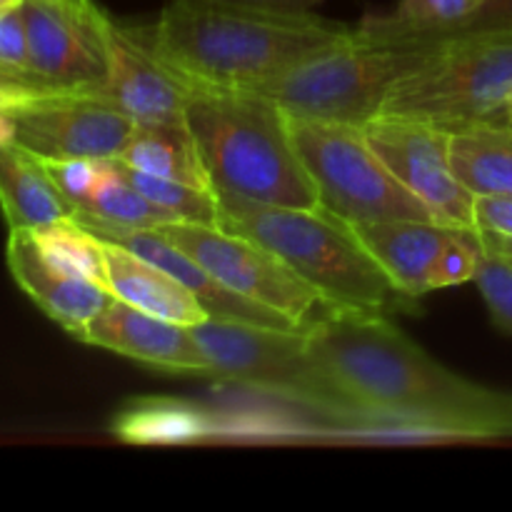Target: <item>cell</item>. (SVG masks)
I'll return each instance as SVG.
<instances>
[{"mask_svg": "<svg viewBox=\"0 0 512 512\" xmlns=\"http://www.w3.org/2000/svg\"><path fill=\"white\" fill-rule=\"evenodd\" d=\"M303 333L315 363L355 408L418 425L440 443L512 438V390L443 365L383 310L328 303Z\"/></svg>", "mask_w": 512, "mask_h": 512, "instance_id": "cell-1", "label": "cell"}, {"mask_svg": "<svg viewBox=\"0 0 512 512\" xmlns=\"http://www.w3.org/2000/svg\"><path fill=\"white\" fill-rule=\"evenodd\" d=\"M0 213L8 230H35L75 218L73 203L53 183L43 160L20 143L0 145Z\"/></svg>", "mask_w": 512, "mask_h": 512, "instance_id": "cell-19", "label": "cell"}, {"mask_svg": "<svg viewBox=\"0 0 512 512\" xmlns=\"http://www.w3.org/2000/svg\"><path fill=\"white\" fill-rule=\"evenodd\" d=\"M218 195V225L255 240L313 285L330 305L363 310H418L355 240L338 215L323 208H280L238 195Z\"/></svg>", "mask_w": 512, "mask_h": 512, "instance_id": "cell-4", "label": "cell"}, {"mask_svg": "<svg viewBox=\"0 0 512 512\" xmlns=\"http://www.w3.org/2000/svg\"><path fill=\"white\" fill-rule=\"evenodd\" d=\"M83 225V223H80ZM90 233L98 235L100 240L108 243L123 245L130 253L140 255V258L150 260L153 265L163 268L165 273L173 275L175 280L185 285L190 293L195 295L208 318H225V320H240V323L250 325H268V328L278 330H298L300 325L290 320L288 315L275 313V310L265 308V305L253 303V300L243 298L240 293H233L225 288L218 278L208 273L200 263H195L188 253L175 248L168 238L158 233V230H125V228H105V225H83Z\"/></svg>", "mask_w": 512, "mask_h": 512, "instance_id": "cell-14", "label": "cell"}, {"mask_svg": "<svg viewBox=\"0 0 512 512\" xmlns=\"http://www.w3.org/2000/svg\"><path fill=\"white\" fill-rule=\"evenodd\" d=\"M290 138L315 185L320 208L345 223L433 220L430 210L395 178L370 148L363 125L288 115Z\"/></svg>", "mask_w": 512, "mask_h": 512, "instance_id": "cell-7", "label": "cell"}, {"mask_svg": "<svg viewBox=\"0 0 512 512\" xmlns=\"http://www.w3.org/2000/svg\"><path fill=\"white\" fill-rule=\"evenodd\" d=\"M75 220L83 225H105L125 230H158L168 223H178L168 210L145 198L110 160V170L93 198L75 208Z\"/></svg>", "mask_w": 512, "mask_h": 512, "instance_id": "cell-22", "label": "cell"}, {"mask_svg": "<svg viewBox=\"0 0 512 512\" xmlns=\"http://www.w3.org/2000/svg\"><path fill=\"white\" fill-rule=\"evenodd\" d=\"M110 435L128 445H198L218 440L213 405L165 395H138L120 403Z\"/></svg>", "mask_w": 512, "mask_h": 512, "instance_id": "cell-17", "label": "cell"}, {"mask_svg": "<svg viewBox=\"0 0 512 512\" xmlns=\"http://www.w3.org/2000/svg\"><path fill=\"white\" fill-rule=\"evenodd\" d=\"M0 63L30 73L28 30H25V18L20 5L18 8L0 10Z\"/></svg>", "mask_w": 512, "mask_h": 512, "instance_id": "cell-29", "label": "cell"}, {"mask_svg": "<svg viewBox=\"0 0 512 512\" xmlns=\"http://www.w3.org/2000/svg\"><path fill=\"white\" fill-rule=\"evenodd\" d=\"M103 243L105 260H108V288L115 298L155 318L188 325V328L208 318L203 305L180 280H175L150 260L130 253L123 245L108 243V240Z\"/></svg>", "mask_w": 512, "mask_h": 512, "instance_id": "cell-18", "label": "cell"}, {"mask_svg": "<svg viewBox=\"0 0 512 512\" xmlns=\"http://www.w3.org/2000/svg\"><path fill=\"white\" fill-rule=\"evenodd\" d=\"M345 223V220H343ZM370 258L385 270L395 288L408 298L420 300L435 288V273L450 240L455 238V225L438 220H360L345 223Z\"/></svg>", "mask_w": 512, "mask_h": 512, "instance_id": "cell-15", "label": "cell"}, {"mask_svg": "<svg viewBox=\"0 0 512 512\" xmlns=\"http://www.w3.org/2000/svg\"><path fill=\"white\" fill-rule=\"evenodd\" d=\"M15 143L38 158L113 160L135 120L103 93H50L13 110Z\"/></svg>", "mask_w": 512, "mask_h": 512, "instance_id": "cell-11", "label": "cell"}, {"mask_svg": "<svg viewBox=\"0 0 512 512\" xmlns=\"http://www.w3.org/2000/svg\"><path fill=\"white\" fill-rule=\"evenodd\" d=\"M363 128L370 148L430 210L433 220L455 228H475V193L453 168L450 130L390 113H378Z\"/></svg>", "mask_w": 512, "mask_h": 512, "instance_id": "cell-9", "label": "cell"}, {"mask_svg": "<svg viewBox=\"0 0 512 512\" xmlns=\"http://www.w3.org/2000/svg\"><path fill=\"white\" fill-rule=\"evenodd\" d=\"M45 170L58 185L60 193L73 203V208H80L93 198L95 190L105 180L110 170V160H95V158H40Z\"/></svg>", "mask_w": 512, "mask_h": 512, "instance_id": "cell-28", "label": "cell"}, {"mask_svg": "<svg viewBox=\"0 0 512 512\" xmlns=\"http://www.w3.org/2000/svg\"><path fill=\"white\" fill-rule=\"evenodd\" d=\"M108 55V80L100 93L140 123L183 120L195 85L165 63L145 30L125 28L103 13L100 20Z\"/></svg>", "mask_w": 512, "mask_h": 512, "instance_id": "cell-12", "label": "cell"}, {"mask_svg": "<svg viewBox=\"0 0 512 512\" xmlns=\"http://www.w3.org/2000/svg\"><path fill=\"white\" fill-rule=\"evenodd\" d=\"M185 123L215 193L280 208H320L290 138L288 113L268 95L195 85Z\"/></svg>", "mask_w": 512, "mask_h": 512, "instance_id": "cell-3", "label": "cell"}, {"mask_svg": "<svg viewBox=\"0 0 512 512\" xmlns=\"http://www.w3.org/2000/svg\"><path fill=\"white\" fill-rule=\"evenodd\" d=\"M450 158L458 178L475 195L512 198V128L475 123L450 135Z\"/></svg>", "mask_w": 512, "mask_h": 512, "instance_id": "cell-21", "label": "cell"}, {"mask_svg": "<svg viewBox=\"0 0 512 512\" xmlns=\"http://www.w3.org/2000/svg\"><path fill=\"white\" fill-rule=\"evenodd\" d=\"M115 163H118V160H115ZM118 168L120 173L145 195V198H150L155 205L168 210L175 220H183V223L218 225L220 208L215 190L180 183V180L158 178V175H145L140 173V170L125 168V165L120 163Z\"/></svg>", "mask_w": 512, "mask_h": 512, "instance_id": "cell-24", "label": "cell"}, {"mask_svg": "<svg viewBox=\"0 0 512 512\" xmlns=\"http://www.w3.org/2000/svg\"><path fill=\"white\" fill-rule=\"evenodd\" d=\"M218 3H235V5H258V8H275V0H218Z\"/></svg>", "mask_w": 512, "mask_h": 512, "instance_id": "cell-35", "label": "cell"}, {"mask_svg": "<svg viewBox=\"0 0 512 512\" xmlns=\"http://www.w3.org/2000/svg\"><path fill=\"white\" fill-rule=\"evenodd\" d=\"M30 235H33L40 255L55 270L108 288L105 243L88 228H83L78 220H58V223L30 230Z\"/></svg>", "mask_w": 512, "mask_h": 512, "instance_id": "cell-23", "label": "cell"}, {"mask_svg": "<svg viewBox=\"0 0 512 512\" xmlns=\"http://www.w3.org/2000/svg\"><path fill=\"white\" fill-rule=\"evenodd\" d=\"M358 28L378 35H405V38L423 40V43H443L455 38H475V35H512V0H483L473 15L448 28L435 30H393L375 25L373 20L363 18Z\"/></svg>", "mask_w": 512, "mask_h": 512, "instance_id": "cell-25", "label": "cell"}, {"mask_svg": "<svg viewBox=\"0 0 512 512\" xmlns=\"http://www.w3.org/2000/svg\"><path fill=\"white\" fill-rule=\"evenodd\" d=\"M318 3H323V0H275V8L300 10V13H305V10H313Z\"/></svg>", "mask_w": 512, "mask_h": 512, "instance_id": "cell-34", "label": "cell"}, {"mask_svg": "<svg viewBox=\"0 0 512 512\" xmlns=\"http://www.w3.org/2000/svg\"><path fill=\"white\" fill-rule=\"evenodd\" d=\"M80 343L110 350L163 373L213 378V368L188 325L155 318L118 298L90 320Z\"/></svg>", "mask_w": 512, "mask_h": 512, "instance_id": "cell-13", "label": "cell"}, {"mask_svg": "<svg viewBox=\"0 0 512 512\" xmlns=\"http://www.w3.org/2000/svg\"><path fill=\"white\" fill-rule=\"evenodd\" d=\"M58 93V90H38V88H0V110L13 113V110L23 108L30 100L40 98V95Z\"/></svg>", "mask_w": 512, "mask_h": 512, "instance_id": "cell-31", "label": "cell"}, {"mask_svg": "<svg viewBox=\"0 0 512 512\" xmlns=\"http://www.w3.org/2000/svg\"><path fill=\"white\" fill-rule=\"evenodd\" d=\"M438 45L355 25L350 38L245 90L268 95L288 115L365 125L383 110L390 88Z\"/></svg>", "mask_w": 512, "mask_h": 512, "instance_id": "cell-5", "label": "cell"}, {"mask_svg": "<svg viewBox=\"0 0 512 512\" xmlns=\"http://www.w3.org/2000/svg\"><path fill=\"white\" fill-rule=\"evenodd\" d=\"M313 10L170 0L145 30L165 63L205 88H255L353 35Z\"/></svg>", "mask_w": 512, "mask_h": 512, "instance_id": "cell-2", "label": "cell"}, {"mask_svg": "<svg viewBox=\"0 0 512 512\" xmlns=\"http://www.w3.org/2000/svg\"><path fill=\"white\" fill-rule=\"evenodd\" d=\"M5 263L18 288L75 340L83 338L90 320L98 318L115 300V295L103 285L55 270L40 255L30 230H10Z\"/></svg>", "mask_w": 512, "mask_h": 512, "instance_id": "cell-16", "label": "cell"}, {"mask_svg": "<svg viewBox=\"0 0 512 512\" xmlns=\"http://www.w3.org/2000/svg\"><path fill=\"white\" fill-rule=\"evenodd\" d=\"M473 283L478 285L480 298H483L495 328L512 338V265L505 263L498 253L485 248Z\"/></svg>", "mask_w": 512, "mask_h": 512, "instance_id": "cell-27", "label": "cell"}, {"mask_svg": "<svg viewBox=\"0 0 512 512\" xmlns=\"http://www.w3.org/2000/svg\"><path fill=\"white\" fill-rule=\"evenodd\" d=\"M113 160L145 175H158V178L180 180V183L213 190L208 170L200 158L198 143H195L185 118L135 125L125 148Z\"/></svg>", "mask_w": 512, "mask_h": 512, "instance_id": "cell-20", "label": "cell"}, {"mask_svg": "<svg viewBox=\"0 0 512 512\" xmlns=\"http://www.w3.org/2000/svg\"><path fill=\"white\" fill-rule=\"evenodd\" d=\"M23 0H0V10H8V8H18Z\"/></svg>", "mask_w": 512, "mask_h": 512, "instance_id": "cell-37", "label": "cell"}, {"mask_svg": "<svg viewBox=\"0 0 512 512\" xmlns=\"http://www.w3.org/2000/svg\"><path fill=\"white\" fill-rule=\"evenodd\" d=\"M158 233L175 248L188 253L195 263L203 265L225 288L275 313L288 315L300 328L323 305H328V300L298 273H293L278 255L245 235L220 225L183 223V220L163 225Z\"/></svg>", "mask_w": 512, "mask_h": 512, "instance_id": "cell-8", "label": "cell"}, {"mask_svg": "<svg viewBox=\"0 0 512 512\" xmlns=\"http://www.w3.org/2000/svg\"><path fill=\"white\" fill-rule=\"evenodd\" d=\"M512 100V35L443 40L390 88L380 113L455 130L500 123Z\"/></svg>", "mask_w": 512, "mask_h": 512, "instance_id": "cell-6", "label": "cell"}, {"mask_svg": "<svg viewBox=\"0 0 512 512\" xmlns=\"http://www.w3.org/2000/svg\"><path fill=\"white\" fill-rule=\"evenodd\" d=\"M475 228L512 238L510 195H475Z\"/></svg>", "mask_w": 512, "mask_h": 512, "instance_id": "cell-30", "label": "cell"}, {"mask_svg": "<svg viewBox=\"0 0 512 512\" xmlns=\"http://www.w3.org/2000/svg\"><path fill=\"white\" fill-rule=\"evenodd\" d=\"M480 235H483L485 248L498 253L505 263L512 265V238H505V235H495V233H483V230H480Z\"/></svg>", "mask_w": 512, "mask_h": 512, "instance_id": "cell-32", "label": "cell"}, {"mask_svg": "<svg viewBox=\"0 0 512 512\" xmlns=\"http://www.w3.org/2000/svg\"><path fill=\"white\" fill-rule=\"evenodd\" d=\"M500 123L510 125V128H512V100L508 103V108H505V113H503V118H500Z\"/></svg>", "mask_w": 512, "mask_h": 512, "instance_id": "cell-36", "label": "cell"}, {"mask_svg": "<svg viewBox=\"0 0 512 512\" xmlns=\"http://www.w3.org/2000/svg\"><path fill=\"white\" fill-rule=\"evenodd\" d=\"M28 30L30 73L63 93H100L108 80V55L98 3L70 5L63 0H23Z\"/></svg>", "mask_w": 512, "mask_h": 512, "instance_id": "cell-10", "label": "cell"}, {"mask_svg": "<svg viewBox=\"0 0 512 512\" xmlns=\"http://www.w3.org/2000/svg\"><path fill=\"white\" fill-rule=\"evenodd\" d=\"M483 0H398L390 13L368 15L375 25L393 30H435L460 23L480 8Z\"/></svg>", "mask_w": 512, "mask_h": 512, "instance_id": "cell-26", "label": "cell"}, {"mask_svg": "<svg viewBox=\"0 0 512 512\" xmlns=\"http://www.w3.org/2000/svg\"><path fill=\"white\" fill-rule=\"evenodd\" d=\"M15 143V120L13 115L0 110V145Z\"/></svg>", "mask_w": 512, "mask_h": 512, "instance_id": "cell-33", "label": "cell"}]
</instances>
